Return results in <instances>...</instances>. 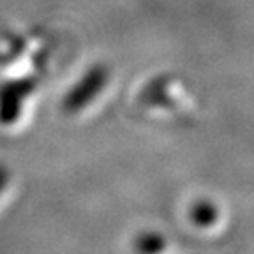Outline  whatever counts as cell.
<instances>
[{
	"label": "cell",
	"mask_w": 254,
	"mask_h": 254,
	"mask_svg": "<svg viewBox=\"0 0 254 254\" xmlns=\"http://www.w3.org/2000/svg\"><path fill=\"white\" fill-rule=\"evenodd\" d=\"M134 249L138 254H161L166 249V237L157 231L141 233L134 240Z\"/></svg>",
	"instance_id": "obj_1"
},
{
	"label": "cell",
	"mask_w": 254,
	"mask_h": 254,
	"mask_svg": "<svg viewBox=\"0 0 254 254\" xmlns=\"http://www.w3.org/2000/svg\"><path fill=\"white\" fill-rule=\"evenodd\" d=\"M217 217H219L217 206L210 201H199L196 205H192V208H190V219H192V222H196L201 228L214 224L217 221Z\"/></svg>",
	"instance_id": "obj_2"
},
{
	"label": "cell",
	"mask_w": 254,
	"mask_h": 254,
	"mask_svg": "<svg viewBox=\"0 0 254 254\" xmlns=\"http://www.w3.org/2000/svg\"><path fill=\"white\" fill-rule=\"evenodd\" d=\"M5 180H7V173H5L4 168H0V190L4 189L5 186Z\"/></svg>",
	"instance_id": "obj_3"
}]
</instances>
